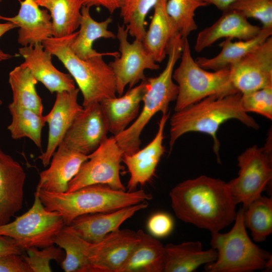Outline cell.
I'll return each instance as SVG.
<instances>
[{
    "label": "cell",
    "instance_id": "obj_10",
    "mask_svg": "<svg viewBox=\"0 0 272 272\" xmlns=\"http://www.w3.org/2000/svg\"><path fill=\"white\" fill-rule=\"evenodd\" d=\"M123 152L113 135L106 138L82 165L75 177L70 182L67 192L83 187L96 184L126 191L120 172Z\"/></svg>",
    "mask_w": 272,
    "mask_h": 272
},
{
    "label": "cell",
    "instance_id": "obj_29",
    "mask_svg": "<svg viewBox=\"0 0 272 272\" xmlns=\"http://www.w3.org/2000/svg\"><path fill=\"white\" fill-rule=\"evenodd\" d=\"M64 250L65 257L60 263L65 272H93L89 260L91 243L70 225H64L54 238V244Z\"/></svg>",
    "mask_w": 272,
    "mask_h": 272
},
{
    "label": "cell",
    "instance_id": "obj_33",
    "mask_svg": "<svg viewBox=\"0 0 272 272\" xmlns=\"http://www.w3.org/2000/svg\"><path fill=\"white\" fill-rule=\"evenodd\" d=\"M244 208V224L253 240L264 241L272 232V198L261 195Z\"/></svg>",
    "mask_w": 272,
    "mask_h": 272
},
{
    "label": "cell",
    "instance_id": "obj_1",
    "mask_svg": "<svg viewBox=\"0 0 272 272\" xmlns=\"http://www.w3.org/2000/svg\"><path fill=\"white\" fill-rule=\"evenodd\" d=\"M175 216L211 233L220 231L234 221L237 203L227 183L201 175L184 180L170 191Z\"/></svg>",
    "mask_w": 272,
    "mask_h": 272
},
{
    "label": "cell",
    "instance_id": "obj_11",
    "mask_svg": "<svg viewBox=\"0 0 272 272\" xmlns=\"http://www.w3.org/2000/svg\"><path fill=\"white\" fill-rule=\"evenodd\" d=\"M126 27L118 26L116 35L120 54L109 63L115 79L116 93L121 96L125 88H131L146 80V70H157L160 65L145 48L142 40L135 39L130 43Z\"/></svg>",
    "mask_w": 272,
    "mask_h": 272
},
{
    "label": "cell",
    "instance_id": "obj_30",
    "mask_svg": "<svg viewBox=\"0 0 272 272\" xmlns=\"http://www.w3.org/2000/svg\"><path fill=\"white\" fill-rule=\"evenodd\" d=\"M50 13L53 36L61 37L75 32L80 25L81 0H34Z\"/></svg>",
    "mask_w": 272,
    "mask_h": 272
},
{
    "label": "cell",
    "instance_id": "obj_19",
    "mask_svg": "<svg viewBox=\"0 0 272 272\" xmlns=\"http://www.w3.org/2000/svg\"><path fill=\"white\" fill-rule=\"evenodd\" d=\"M17 15L8 17L0 15V20L19 27L18 42L22 46L42 43L53 36L51 17L47 10L39 8L34 0H24Z\"/></svg>",
    "mask_w": 272,
    "mask_h": 272
},
{
    "label": "cell",
    "instance_id": "obj_6",
    "mask_svg": "<svg viewBox=\"0 0 272 272\" xmlns=\"http://www.w3.org/2000/svg\"><path fill=\"white\" fill-rule=\"evenodd\" d=\"M181 51L180 44L176 42L172 44L163 71L156 77L146 79L143 106L138 116L126 129L114 136L123 154L130 155L140 149V136L146 125L158 112L168 113L170 103L176 100L178 87L173 82L172 75Z\"/></svg>",
    "mask_w": 272,
    "mask_h": 272
},
{
    "label": "cell",
    "instance_id": "obj_43",
    "mask_svg": "<svg viewBox=\"0 0 272 272\" xmlns=\"http://www.w3.org/2000/svg\"><path fill=\"white\" fill-rule=\"evenodd\" d=\"M16 27L14 24L9 22L0 23V38L7 32ZM13 57V55L12 54L6 53L0 49V61L10 59Z\"/></svg>",
    "mask_w": 272,
    "mask_h": 272
},
{
    "label": "cell",
    "instance_id": "obj_21",
    "mask_svg": "<svg viewBox=\"0 0 272 272\" xmlns=\"http://www.w3.org/2000/svg\"><path fill=\"white\" fill-rule=\"evenodd\" d=\"M19 54L24 58L21 65L27 67L37 81L41 82L51 93L76 89L71 76L58 70L52 64L51 54L42 43L22 46Z\"/></svg>",
    "mask_w": 272,
    "mask_h": 272
},
{
    "label": "cell",
    "instance_id": "obj_40",
    "mask_svg": "<svg viewBox=\"0 0 272 272\" xmlns=\"http://www.w3.org/2000/svg\"><path fill=\"white\" fill-rule=\"evenodd\" d=\"M0 272H32L22 256L17 254L0 255Z\"/></svg>",
    "mask_w": 272,
    "mask_h": 272
},
{
    "label": "cell",
    "instance_id": "obj_38",
    "mask_svg": "<svg viewBox=\"0 0 272 272\" xmlns=\"http://www.w3.org/2000/svg\"><path fill=\"white\" fill-rule=\"evenodd\" d=\"M240 105L245 112H254L272 119V87L241 94Z\"/></svg>",
    "mask_w": 272,
    "mask_h": 272
},
{
    "label": "cell",
    "instance_id": "obj_3",
    "mask_svg": "<svg viewBox=\"0 0 272 272\" xmlns=\"http://www.w3.org/2000/svg\"><path fill=\"white\" fill-rule=\"evenodd\" d=\"M35 192L46 209L58 212L65 225L81 215L113 212L152 198L150 194L143 189L129 192L101 184L87 185L70 192L40 189Z\"/></svg>",
    "mask_w": 272,
    "mask_h": 272
},
{
    "label": "cell",
    "instance_id": "obj_39",
    "mask_svg": "<svg viewBox=\"0 0 272 272\" xmlns=\"http://www.w3.org/2000/svg\"><path fill=\"white\" fill-rule=\"evenodd\" d=\"M174 227V221L167 213L158 212L152 215L147 222V228L152 236L163 238L169 235Z\"/></svg>",
    "mask_w": 272,
    "mask_h": 272
},
{
    "label": "cell",
    "instance_id": "obj_25",
    "mask_svg": "<svg viewBox=\"0 0 272 272\" xmlns=\"http://www.w3.org/2000/svg\"><path fill=\"white\" fill-rule=\"evenodd\" d=\"M165 248L164 272H191L202 264L215 261L217 253L213 248L206 250L199 241L169 243Z\"/></svg>",
    "mask_w": 272,
    "mask_h": 272
},
{
    "label": "cell",
    "instance_id": "obj_20",
    "mask_svg": "<svg viewBox=\"0 0 272 272\" xmlns=\"http://www.w3.org/2000/svg\"><path fill=\"white\" fill-rule=\"evenodd\" d=\"M148 206L147 202L144 201L113 212L85 214L77 217L69 225L85 240L96 243L118 230L126 220Z\"/></svg>",
    "mask_w": 272,
    "mask_h": 272
},
{
    "label": "cell",
    "instance_id": "obj_24",
    "mask_svg": "<svg viewBox=\"0 0 272 272\" xmlns=\"http://www.w3.org/2000/svg\"><path fill=\"white\" fill-rule=\"evenodd\" d=\"M167 1H157L149 29L142 40L145 48L156 62H161L165 58L172 43L180 35L167 12Z\"/></svg>",
    "mask_w": 272,
    "mask_h": 272
},
{
    "label": "cell",
    "instance_id": "obj_8",
    "mask_svg": "<svg viewBox=\"0 0 272 272\" xmlns=\"http://www.w3.org/2000/svg\"><path fill=\"white\" fill-rule=\"evenodd\" d=\"M65 225L61 216L45 208L34 193L32 207L15 220L0 225V235L14 239L22 250L44 248L54 244V238Z\"/></svg>",
    "mask_w": 272,
    "mask_h": 272
},
{
    "label": "cell",
    "instance_id": "obj_46",
    "mask_svg": "<svg viewBox=\"0 0 272 272\" xmlns=\"http://www.w3.org/2000/svg\"><path fill=\"white\" fill-rule=\"evenodd\" d=\"M2 2V0H0V2Z\"/></svg>",
    "mask_w": 272,
    "mask_h": 272
},
{
    "label": "cell",
    "instance_id": "obj_9",
    "mask_svg": "<svg viewBox=\"0 0 272 272\" xmlns=\"http://www.w3.org/2000/svg\"><path fill=\"white\" fill-rule=\"evenodd\" d=\"M271 136L263 147L256 145L246 149L237 158V177L227 182L236 203L246 208L261 196L272 178Z\"/></svg>",
    "mask_w": 272,
    "mask_h": 272
},
{
    "label": "cell",
    "instance_id": "obj_31",
    "mask_svg": "<svg viewBox=\"0 0 272 272\" xmlns=\"http://www.w3.org/2000/svg\"><path fill=\"white\" fill-rule=\"evenodd\" d=\"M37 82L27 67L21 64L16 66L9 75V83L13 94L11 103L42 114L43 106L36 90Z\"/></svg>",
    "mask_w": 272,
    "mask_h": 272
},
{
    "label": "cell",
    "instance_id": "obj_42",
    "mask_svg": "<svg viewBox=\"0 0 272 272\" xmlns=\"http://www.w3.org/2000/svg\"><path fill=\"white\" fill-rule=\"evenodd\" d=\"M83 6L91 7L93 6L102 7L107 9L111 14L120 9L124 0H81Z\"/></svg>",
    "mask_w": 272,
    "mask_h": 272
},
{
    "label": "cell",
    "instance_id": "obj_34",
    "mask_svg": "<svg viewBox=\"0 0 272 272\" xmlns=\"http://www.w3.org/2000/svg\"><path fill=\"white\" fill-rule=\"evenodd\" d=\"M158 0H124L120 9L128 34L143 40L146 30V18Z\"/></svg>",
    "mask_w": 272,
    "mask_h": 272
},
{
    "label": "cell",
    "instance_id": "obj_36",
    "mask_svg": "<svg viewBox=\"0 0 272 272\" xmlns=\"http://www.w3.org/2000/svg\"><path fill=\"white\" fill-rule=\"evenodd\" d=\"M228 9L259 20L262 28H272V0H235Z\"/></svg>",
    "mask_w": 272,
    "mask_h": 272
},
{
    "label": "cell",
    "instance_id": "obj_5",
    "mask_svg": "<svg viewBox=\"0 0 272 272\" xmlns=\"http://www.w3.org/2000/svg\"><path fill=\"white\" fill-rule=\"evenodd\" d=\"M244 208L236 213L228 232L211 233V245L217 253L216 260L206 264L208 272H250L271 267V254L249 238L244 221Z\"/></svg>",
    "mask_w": 272,
    "mask_h": 272
},
{
    "label": "cell",
    "instance_id": "obj_13",
    "mask_svg": "<svg viewBox=\"0 0 272 272\" xmlns=\"http://www.w3.org/2000/svg\"><path fill=\"white\" fill-rule=\"evenodd\" d=\"M109 127L99 102L83 107L62 141L69 148L85 155L96 150L107 138Z\"/></svg>",
    "mask_w": 272,
    "mask_h": 272
},
{
    "label": "cell",
    "instance_id": "obj_22",
    "mask_svg": "<svg viewBox=\"0 0 272 272\" xmlns=\"http://www.w3.org/2000/svg\"><path fill=\"white\" fill-rule=\"evenodd\" d=\"M261 29L251 24L240 13L228 9L213 24L198 33L194 49L201 52L223 38L249 40L257 35Z\"/></svg>",
    "mask_w": 272,
    "mask_h": 272
},
{
    "label": "cell",
    "instance_id": "obj_27",
    "mask_svg": "<svg viewBox=\"0 0 272 272\" xmlns=\"http://www.w3.org/2000/svg\"><path fill=\"white\" fill-rule=\"evenodd\" d=\"M272 34V28H261L259 34L249 40L232 41L231 38L226 39L220 44V52L211 58L197 57L195 60L202 69L218 71L227 69L262 43Z\"/></svg>",
    "mask_w": 272,
    "mask_h": 272
},
{
    "label": "cell",
    "instance_id": "obj_32",
    "mask_svg": "<svg viewBox=\"0 0 272 272\" xmlns=\"http://www.w3.org/2000/svg\"><path fill=\"white\" fill-rule=\"evenodd\" d=\"M8 108L12 121L7 129L12 138L14 140L28 138L41 148V132L46 122L45 115L12 103L9 104Z\"/></svg>",
    "mask_w": 272,
    "mask_h": 272
},
{
    "label": "cell",
    "instance_id": "obj_12",
    "mask_svg": "<svg viewBox=\"0 0 272 272\" xmlns=\"http://www.w3.org/2000/svg\"><path fill=\"white\" fill-rule=\"evenodd\" d=\"M231 82L244 94L272 87V37L229 67Z\"/></svg>",
    "mask_w": 272,
    "mask_h": 272
},
{
    "label": "cell",
    "instance_id": "obj_23",
    "mask_svg": "<svg viewBox=\"0 0 272 272\" xmlns=\"http://www.w3.org/2000/svg\"><path fill=\"white\" fill-rule=\"evenodd\" d=\"M146 88V80L119 97L105 98L99 102L108 122L109 131L113 136L126 129L137 118Z\"/></svg>",
    "mask_w": 272,
    "mask_h": 272
},
{
    "label": "cell",
    "instance_id": "obj_35",
    "mask_svg": "<svg viewBox=\"0 0 272 272\" xmlns=\"http://www.w3.org/2000/svg\"><path fill=\"white\" fill-rule=\"evenodd\" d=\"M203 0H168L166 10L176 25L182 38L195 31L197 26L194 20L195 11L208 6Z\"/></svg>",
    "mask_w": 272,
    "mask_h": 272
},
{
    "label": "cell",
    "instance_id": "obj_4",
    "mask_svg": "<svg viewBox=\"0 0 272 272\" xmlns=\"http://www.w3.org/2000/svg\"><path fill=\"white\" fill-rule=\"evenodd\" d=\"M77 34L78 31L61 37L52 36L44 40L42 44L46 51L58 58L70 73L82 94L83 107L100 102L105 98L115 97V77L103 56L115 57L119 53H101L87 59H81L71 48L72 42Z\"/></svg>",
    "mask_w": 272,
    "mask_h": 272
},
{
    "label": "cell",
    "instance_id": "obj_26",
    "mask_svg": "<svg viewBox=\"0 0 272 272\" xmlns=\"http://www.w3.org/2000/svg\"><path fill=\"white\" fill-rule=\"evenodd\" d=\"M137 232L139 241L121 272H164V246L156 238L142 229Z\"/></svg>",
    "mask_w": 272,
    "mask_h": 272
},
{
    "label": "cell",
    "instance_id": "obj_16",
    "mask_svg": "<svg viewBox=\"0 0 272 272\" xmlns=\"http://www.w3.org/2000/svg\"><path fill=\"white\" fill-rule=\"evenodd\" d=\"M169 116V112L162 113L157 132L146 147L132 154H123L122 162L126 165L130 175L127 184V191L135 190L139 185H145L155 175L157 166L165 152L163 145L164 131Z\"/></svg>",
    "mask_w": 272,
    "mask_h": 272
},
{
    "label": "cell",
    "instance_id": "obj_17",
    "mask_svg": "<svg viewBox=\"0 0 272 272\" xmlns=\"http://www.w3.org/2000/svg\"><path fill=\"white\" fill-rule=\"evenodd\" d=\"M26 179L21 164L0 148V225L22 208Z\"/></svg>",
    "mask_w": 272,
    "mask_h": 272
},
{
    "label": "cell",
    "instance_id": "obj_28",
    "mask_svg": "<svg viewBox=\"0 0 272 272\" xmlns=\"http://www.w3.org/2000/svg\"><path fill=\"white\" fill-rule=\"evenodd\" d=\"M90 7L83 6L80 29L73 39L71 48L73 52L79 58L87 59L100 54L93 48V43L100 38L115 39L114 33L108 29L112 19L109 17L106 20L98 22L94 20L90 13Z\"/></svg>",
    "mask_w": 272,
    "mask_h": 272
},
{
    "label": "cell",
    "instance_id": "obj_45",
    "mask_svg": "<svg viewBox=\"0 0 272 272\" xmlns=\"http://www.w3.org/2000/svg\"><path fill=\"white\" fill-rule=\"evenodd\" d=\"M2 101L0 99V106L2 104Z\"/></svg>",
    "mask_w": 272,
    "mask_h": 272
},
{
    "label": "cell",
    "instance_id": "obj_18",
    "mask_svg": "<svg viewBox=\"0 0 272 272\" xmlns=\"http://www.w3.org/2000/svg\"><path fill=\"white\" fill-rule=\"evenodd\" d=\"M88 159L89 155L75 151L62 142L53 154L49 167L40 172L36 189L51 192H66L70 182Z\"/></svg>",
    "mask_w": 272,
    "mask_h": 272
},
{
    "label": "cell",
    "instance_id": "obj_7",
    "mask_svg": "<svg viewBox=\"0 0 272 272\" xmlns=\"http://www.w3.org/2000/svg\"><path fill=\"white\" fill-rule=\"evenodd\" d=\"M180 62L172 78L178 87L175 111L210 96H224L237 92L230 79L229 68L209 72L201 67L192 56L187 38H183Z\"/></svg>",
    "mask_w": 272,
    "mask_h": 272
},
{
    "label": "cell",
    "instance_id": "obj_2",
    "mask_svg": "<svg viewBox=\"0 0 272 272\" xmlns=\"http://www.w3.org/2000/svg\"><path fill=\"white\" fill-rule=\"evenodd\" d=\"M241 97L240 92L224 96H210L175 111L170 119V151L183 134L190 132L205 133L212 137L213 150L220 162V143L217 133L222 124L235 119L249 127L259 128L255 120L242 109Z\"/></svg>",
    "mask_w": 272,
    "mask_h": 272
},
{
    "label": "cell",
    "instance_id": "obj_14",
    "mask_svg": "<svg viewBox=\"0 0 272 272\" xmlns=\"http://www.w3.org/2000/svg\"><path fill=\"white\" fill-rule=\"evenodd\" d=\"M139 239L137 231L119 229L91 243L89 260L93 272H121Z\"/></svg>",
    "mask_w": 272,
    "mask_h": 272
},
{
    "label": "cell",
    "instance_id": "obj_41",
    "mask_svg": "<svg viewBox=\"0 0 272 272\" xmlns=\"http://www.w3.org/2000/svg\"><path fill=\"white\" fill-rule=\"evenodd\" d=\"M23 250L12 238L0 235V255L8 254L22 255Z\"/></svg>",
    "mask_w": 272,
    "mask_h": 272
},
{
    "label": "cell",
    "instance_id": "obj_37",
    "mask_svg": "<svg viewBox=\"0 0 272 272\" xmlns=\"http://www.w3.org/2000/svg\"><path fill=\"white\" fill-rule=\"evenodd\" d=\"M27 255L22 254L32 272H51L50 266L51 260L61 263L65 257V253L59 247L53 245L39 250L37 247H30L26 250Z\"/></svg>",
    "mask_w": 272,
    "mask_h": 272
},
{
    "label": "cell",
    "instance_id": "obj_15",
    "mask_svg": "<svg viewBox=\"0 0 272 272\" xmlns=\"http://www.w3.org/2000/svg\"><path fill=\"white\" fill-rule=\"evenodd\" d=\"M79 91L78 88H76L70 91L56 93L54 105L45 115L48 124V142L45 151L38 157L44 167L49 165L70 126L83 109V106L78 102Z\"/></svg>",
    "mask_w": 272,
    "mask_h": 272
},
{
    "label": "cell",
    "instance_id": "obj_44",
    "mask_svg": "<svg viewBox=\"0 0 272 272\" xmlns=\"http://www.w3.org/2000/svg\"><path fill=\"white\" fill-rule=\"evenodd\" d=\"M208 5L212 4L215 6L219 10L224 11L227 10L229 7L235 0H203Z\"/></svg>",
    "mask_w": 272,
    "mask_h": 272
}]
</instances>
